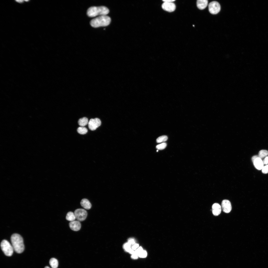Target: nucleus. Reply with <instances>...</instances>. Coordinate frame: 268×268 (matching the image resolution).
Returning a JSON list of instances; mask_svg holds the SVG:
<instances>
[{
	"instance_id": "23",
	"label": "nucleus",
	"mask_w": 268,
	"mask_h": 268,
	"mask_svg": "<svg viewBox=\"0 0 268 268\" xmlns=\"http://www.w3.org/2000/svg\"><path fill=\"white\" fill-rule=\"evenodd\" d=\"M147 252L145 250L143 251L138 255V256L140 258H144L147 256Z\"/></svg>"
},
{
	"instance_id": "29",
	"label": "nucleus",
	"mask_w": 268,
	"mask_h": 268,
	"mask_svg": "<svg viewBox=\"0 0 268 268\" xmlns=\"http://www.w3.org/2000/svg\"><path fill=\"white\" fill-rule=\"evenodd\" d=\"M263 161L264 165H267L268 164V156L266 157Z\"/></svg>"
},
{
	"instance_id": "1",
	"label": "nucleus",
	"mask_w": 268,
	"mask_h": 268,
	"mask_svg": "<svg viewBox=\"0 0 268 268\" xmlns=\"http://www.w3.org/2000/svg\"><path fill=\"white\" fill-rule=\"evenodd\" d=\"M11 243L15 251L18 253L23 252L25 249V245L23 238L17 234H13L11 238Z\"/></svg>"
},
{
	"instance_id": "16",
	"label": "nucleus",
	"mask_w": 268,
	"mask_h": 268,
	"mask_svg": "<svg viewBox=\"0 0 268 268\" xmlns=\"http://www.w3.org/2000/svg\"><path fill=\"white\" fill-rule=\"evenodd\" d=\"M66 219L67 220L71 222L75 221L76 218L74 213L70 211L67 214Z\"/></svg>"
},
{
	"instance_id": "4",
	"label": "nucleus",
	"mask_w": 268,
	"mask_h": 268,
	"mask_svg": "<svg viewBox=\"0 0 268 268\" xmlns=\"http://www.w3.org/2000/svg\"><path fill=\"white\" fill-rule=\"evenodd\" d=\"M1 249L5 254L7 256H12L13 253L14 248L6 240H4L1 243Z\"/></svg>"
},
{
	"instance_id": "9",
	"label": "nucleus",
	"mask_w": 268,
	"mask_h": 268,
	"mask_svg": "<svg viewBox=\"0 0 268 268\" xmlns=\"http://www.w3.org/2000/svg\"><path fill=\"white\" fill-rule=\"evenodd\" d=\"M162 8L167 12H174L176 8V6L173 2H164L162 6Z\"/></svg>"
},
{
	"instance_id": "10",
	"label": "nucleus",
	"mask_w": 268,
	"mask_h": 268,
	"mask_svg": "<svg viewBox=\"0 0 268 268\" xmlns=\"http://www.w3.org/2000/svg\"><path fill=\"white\" fill-rule=\"evenodd\" d=\"M69 226L72 230L77 231L79 230L81 228V224L80 221H74L70 222L69 223Z\"/></svg>"
},
{
	"instance_id": "5",
	"label": "nucleus",
	"mask_w": 268,
	"mask_h": 268,
	"mask_svg": "<svg viewBox=\"0 0 268 268\" xmlns=\"http://www.w3.org/2000/svg\"><path fill=\"white\" fill-rule=\"evenodd\" d=\"M74 213L76 218L79 221H82L84 220L87 216V213L86 211L84 209H76Z\"/></svg>"
},
{
	"instance_id": "19",
	"label": "nucleus",
	"mask_w": 268,
	"mask_h": 268,
	"mask_svg": "<svg viewBox=\"0 0 268 268\" xmlns=\"http://www.w3.org/2000/svg\"><path fill=\"white\" fill-rule=\"evenodd\" d=\"M77 131L78 133L81 134L83 135L87 133L88 130L85 127H80L78 128Z\"/></svg>"
},
{
	"instance_id": "2",
	"label": "nucleus",
	"mask_w": 268,
	"mask_h": 268,
	"mask_svg": "<svg viewBox=\"0 0 268 268\" xmlns=\"http://www.w3.org/2000/svg\"><path fill=\"white\" fill-rule=\"evenodd\" d=\"M109 12V9L105 7H92L88 9L87 15L89 17H94L98 16L107 15Z\"/></svg>"
},
{
	"instance_id": "28",
	"label": "nucleus",
	"mask_w": 268,
	"mask_h": 268,
	"mask_svg": "<svg viewBox=\"0 0 268 268\" xmlns=\"http://www.w3.org/2000/svg\"><path fill=\"white\" fill-rule=\"evenodd\" d=\"M138 255L135 253L132 254L131 256V258L133 259L136 260L138 259Z\"/></svg>"
},
{
	"instance_id": "21",
	"label": "nucleus",
	"mask_w": 268,
	"mask_h": 268,
	"mask_svg": "<svg viewBox=\"0 0 268 268\" xmlns=\"http://www.w3.org/2000/svg\"><path fill=\"white\" fill-rule=\"evenodd\" d=\"M131 245L128 242L126 243L124 245V248L126 251L129 252L132 249L131 248Z\"/></svg>"
},
{
	"instance_id": "18",
	"label": "nucleus",
	"mask_w": 268,
	"mask_h": 268,
	"mask_svg": "<svg viewBox=\"0 0 268 268\" xmlns=\"http://www.w3.org/2000/svg\"><path fill=\"white\" fill-rule=\"evenodd\" d=\"M268 155V151L266 150H262L260 151L259 154V158L261 159L265 158Z\"/></svg>"
},
{
	"instance_id": "13",
	"label": "nucleus",
	"mask_w": 268,
	"mask_h": 268,
	"mask_svg": "<svg viewBox=\"0 0 268 268\" xmlns=\"http://www.w3.org/2000/svg\"><path fill=\"white\" fill-rule=\"evenodd\" d=\"M208 4L207 0H198L197 5L198 8L200 9L203 10L207 6Z\"/></svg>"
},
{
	"instance_id": "34",
	"label": "nucleus",
	"mask_w": 268,
	"mask_h": 268,
	"mask_svg": "<svg viewBox=\"0 0 268 268\" xmlns=\"http://www.w3.org/2000/svg\"><path fill=\"white\" fill-rule=\"evenodd\" d=\"M158 150H157V152H158Z\"/></svg>"
},
{
	"instance_id": "8",
	"label": "nucleus",
	"mask_w": 268,
	"mask_h": 268,
	"mask_svg": "<svg viewBox=\"0 0 268 268\" xmlns=\"http://www.w3.org/2000/svg\"><path fill=\"white\" fill-rule=\"evenodd\" d=\"M221 208L225 213H230L232 209V206L230 201L227 200H223L221 203Z\"/></svg>"
},
{
	"instance_id": "22",
	"label": "nucleus",
	"mask_w": 268,
	"mask_h": 268,
	"mask_svg": "<svg viewBox=\"0 0 268 268\" xmlns=\"http://www.w3.org/2000/svg\"><path fill=\"white\" fill-rule=\"evenodd\" d=\"M167 145L166 143H163L157 145L156 146V148L158 150H163L166 147Z\"/></svg>"
},
{
	"instance_id": "6",
	"label": "nucleus",
	"mask_w": 268,
	"mask_h": 268,
	"mask_svg": "<svg viewBox=\"0 0 268 268\" xmlns=\"http://www.w3.org/2000/svg\"><path fill=\"white\" fill-rule=\"evenodd\" d=\"M220 6L217 2L214 1L210 3L209 5V9L211 14L215 15L218 14L220 11Z\"/></svg>"
},
{
	"instance_id": "27",
	"label": "nucleus",
	"mask_w": 268,
	"mask_h": 268,
	"mask_svg": "<svg viewBox=\"0 0 268 268\" xmlns=\"http://www.w3.org/2000/svg\"><path fill=\"white\" fill-rule=\"evenodd\" d=\"M139 247V245L137 243H135L134 244L133 246L132 247V249L133 250H136Z\"/></svg>"
},
{
	"instance_id": "33",
	"label": "nucleus",
	"mask_w": 268,
	"mask_h": 268,
	"mask_svg": "<svg viewBox=\"0 0 268 268\" xmlns=\"http://www.w3.org/2000/svg\"><path fill=\"white\" fill-rule=\"evenodd\" d=\"M44 268H50L48 266H46Z\"/></svg>"
},
{
	"instance_id": "12",
	"label": "nucleus",
	"mask_w": 268,
	"mask_h": 268,
	"mask_svg": "<svg viewBox=\"0 0 268 268\" xmlns=\"http://www.w3.org/2000/svg\"><path fill=\"white\" fill-rule=\"evenodd\" d=\"M255 168L258 170H262L264 167V164L261 159L258 158L256 159L253 162Z\"/></svg>"
},
{
	"instance_id": "3",
	"label": "nucleus",
	"mask_w": 268,
	"mask_h": 268,
	"mask_svg": "<svg viewBox=\"0 0 268 268\" xmlns=\"http://www.w3.org/2000/svg\"><path fill=\"white\" fill-rule=\"evenodd\" d=\"M111 21L110 18L107 16H99L92 19L90 22L91 26L94 28L105 27L108 26Z\"/></svg>"
},
{
	"instance_id": "7",
	"label": "nucleus",
	"mask_w": 268,
	"mask_h": 268,
	"mask_svg": "<svg viewBox=\"0 0 268 268\" xmlns=\"http://www.w3.org/2000/svg\"><path fill=\"white\" fill-rule=\"evenodd\" d=\"M101 121L98 118L91 119L89 121L88 127L90 130L94 131L101 125Z\"/></svg>"
},
{
	"instance_id": "11",
	"label": "nucleus",
	"mask_w": 268,
	"mask_h": 268,
	"mask_svg": "<svg viewBox=\"0 0 268 268\" xmlns=\"http://www.w3.org/2000/svg\"><path fill=\"white\" fill-rule=\"evenodd\" d=\"M212 212L213 215L215 216L219 215L221 213V207L218 203H215L212 206Z\"/></svg>"
},
{
	"instance_id": "15",
	"label": "nucleus",
	"mask_w": 268,
	"mask_h": 268,
	"mask_svg": "<svg viewBox=\"0 0 268 268\" xmlns=\"http://www.w3.org/2000/svg\"><path fill=\"white\" fill-rule=\"evenodd\" d=\"M88 119L86 117H84L81 118L78 121V124L81 127H84L87 125L88 123Z\"/></svg>"
},
{
	"instance_id": "31",
	"label": "nucleus",
	"mask_w": 268,
	"mask_h": 268,
	"mask_svg": "<svg viewBox=\"0 0 268 268\" xmlns=\"http://www.w3.org/2000/svg\"><path fill=\"white\" fill-rule=\"evenodd\" d=\"M259 158V156L258 155H255L253 156L252 158V162H254V160L257 158Z\"/></svg>"
},
{
	"instance_id": "14",
	"label": "nucleus",
	"mask_w": 268,
	"mask_h": 268,
	"mask_svg": "<svg viewBox=\"0 0 268 268\" xmlns=\"http://www.w3.org/2000/svg\"><path fill=\"white\" fill-rule=\"evenodd\" d=\"M81 204L84 209L87 210L90 209L92 206V204L90 202L88 199H84L81 200Z\"/></svg>"
},
{
	"instance_id": "24",
	"label": "nucleus",
	"mask_w": 268,
	"mask_h": 268,
	"mask_svg": "<svg viewBox=\"0 0 268 268\" xmlns=\"http://www.w3.org/2000/svg\"><path fill=\"white\" fill-rule=\"evenodd\" d=\"M262 172L264 174L268 173V165L264 166L262 169Z\"/></svg>"
},
{
	"instance_id": "32",
	"label": "nucleus",
	"mask_w": 268,
	"mask_h": 268,
	"mask_svg": "<svg viewBox=\"0 0 268 268\" xmlns=\"http://www.w3.org/2000/svg\"><path fill=\"white\" fill-rule=\"evenodd\" d=\"M24 1L23 0H17L16 1L19 3H22Z\"/></svg>"
},
{
	"instance_id": "26",
	"label": "nucleus",
	"mask_w": 268,
	"mask_h": 268,
	"mask_svg": "<svg viewBox=\"0 0 268 268\" xmlns=\"http://www.w3.org/2000/svg\"><path fill=\"white\" fill-rule=\"evenodd\" d=\"M128 243L131 245H134L135 244V241L133 238L129 239L128 240Z\"/></svg>"
},
{
	"instance_id": "30",
	"label": "nucleus",
	"mask_w": 268,
	"mask_h": 268,
	"mask_svg": "<svg viewBox=\"0 0 268 268\" xmlns=\"http://www.w3.org/2000/svg\"><path fill=\"white\" fill-rule=\"evenodd\" d=\"M162 1L164 2H172L175 1V0H163Z\"/></svg>"
},
{
	"instance_id": "17",
	"label": "nucleus",
	"mask_w": 268,
	"mask_h": 268,
	"mask_svg": "<svg viewBox=\"0 0 268 268\" xmlns=\"http://www.w3.org/2000/svg\"><path fill=\"white\" fill-rule=\"evenodd\" d=\"M50 264L52 268H57L59 265L58 260L54 258L50 259Z\"/></svg>"
},
{
	"instance_id": "25",
	"label": "nucleus",
	"mask_w": 268,
	"mask_h": 268,
	"mask_svg": "<svg viewBox=\"0 0 268 268\" xmlns=\"http://www.w3.org/2000/svg\"><path fill=\"white\" fill-rule=\"evenodd\" d=\"M142 248L141 247L138 248L135 251V253L138 255L143 251Z\"/></svg>"
},
{
	"instance_id": "20",
	"label": "nucleus",
	"mask_w": 268,
	"mask_h": 268,
	"mask_svg": "<svg viewBox=\"0 0 268 268\" xmlns=\"http://www.w3.org/2000/svg\"><path fill=\"white\" fill-rule=\"evenodd\" d=\"M168 139V137L167 136H162L158 138L156 140V142L158 143L164 142L167 141Z\"/></svg>"
}]
</instances>
